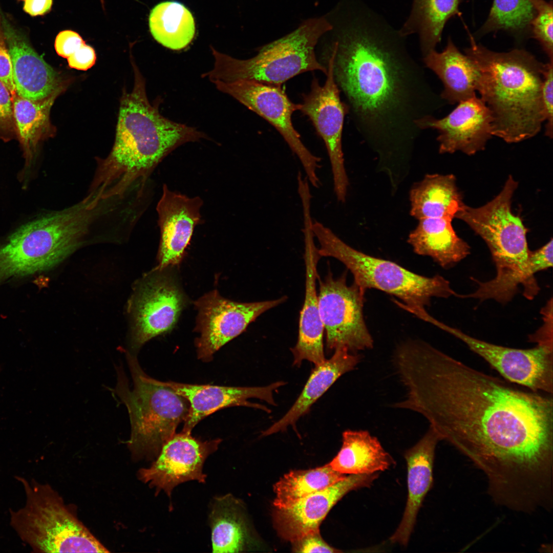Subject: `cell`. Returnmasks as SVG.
Listing matches in <instances>:
<instances>
[{"label": "cell", "mask_w": 553, "mask_h": 553, "mask_svg": "<svg viewBox=\"0 0 553 553\" xmlns=\"http://www.w3.org/2000/svg\"><path fill=\"white\" fill-rule=\"evenodd\" d=\"M0 81L9 90L12 97L16 95L13 78L11 56L7 47L0 10Z\"/></svg>", "instance_id": "obj_38"}, {"label": "cell", "mask_w": 553, "mask_h": 553, "mask_svg": "<svg viewBox=\"0 0 553 553\" xmlns=\"http://www.w3.org/2000/svg\"><path fill=\"white\" fill-rule=\"evenodd\" d=\"M14 125L12 97L8 88L0 81V131H12Z\"/></svg>", "instance_id": "obj_41"}, {"label": "cell", "mask_w": 553, "mask_h": 553, "mask_svg": "<svg viewBox=\"0 0 553 553\" xmlns=\"http://www.w3.org/2000/svg\"><path fill=\"white\" fill-rule=\"evenodd\" d=\"M361 356L345 348L335 349L333 355L315 366L302 392L288 411L262 432L268 436L294 427L297 420L307 413L312 405L343 374L353 370Z\"/></svg>", "instance_id": "obj_25"}, {"label": "cell", "mask_w": 553, "mask_h": 553, "mask_svg": "<svg viewBox=\"0 0 553 553\" xmlns=\"http://www.w3.org/2000/svg\"><path fill=\"white\" fill-rule=\"evenodd\" d=\"M303 229L306 268L305 294L300 315L297 341L291 349L293 356V365L298 367L304 360L316 366L326 359L323 342L324 329L316 289L318 279L317 264L321 257L314 244L311 223L308 221L304 222Z\"/></svg>", "instance_id": "obj_23"}, {"label": "cell", "mask_w": 553, "mask_h": 553, "mask_svg": "<svg viewBox=\"0 0 553 553\" xmlns=\"http://www.w3.org/2000/svg\"><path fill=\"white\" fill-rule=\"evenodd\" d=\"M202 205L200 198H189L172 192L163 185L162 195L156 208L161 233L157 269L181 262L194 229L200 222Z\"/></svg>", "instance_id": "obj_21"}, {"label": "cell", "mask_w": 553, "mask_h": 553, "mask_svg": "<svg viewBox=\"0 0 553 553\" xmlns=\"http://www.w3.org/2000/svg\"><path fill=\"white\" fill-rule=\"evenodd\" d=\"M53 0H25L24 11L31 16L43 15L52 8Z\"/></svg>", "instance_id": "obj_43"}, {"label": "cell", "mask_w": 553, "mask_h": 553, "mask_svg": "<svg viewBox=\"0 0 553 553\" xmlns=\"http://www.w3.org/2000/svg\"><path fill=\"white\" fill-rule=\"evenodd\" d=\"M221 441H203L182 431L175 434L162 446L151 465L138 471V478L155 488L157 495L163 491L169 497L174 488L182 483L196 480L204 483V463Z\"/></svg>", "instance_id": "obj_16"}, {"label": "cell", "mask_w": 553, "mask_h": 553, "mask_svg": "<svg viewBox=\"0 0 553 553\" xmlns=\"http://www.w3.org/2000/svg\"><path fill=\"white\" fill-rule=\"evenodd\" d=\"M21 1H25V0H21Z\"/></svg>", "instance_id": "obj_44"}, {"label": "cell", "mask_w": 553, "mask_h": 553, "mask_svg": "<svg viewBox=\"0 0 553 553\" xmlns=\"http://www.w3.org/2000/svg\"><path fill=\"white\" fill-rule=\"evenodd\" d=\"M26 495L24 507L10 511V524L37 552H109L49 484L16 476Z\"/></svg>", "instance_id": "obj_10"}, {"label": "cell", "mask_w": 553, "mask_h": 553, "mask_svg": "<svg viewBox=\"0 0 553 553\" xmlns=\"http://www.w3.org/2000/svg\"><path fill=\"white\" fill-rule=\"evenodd\" d=\"M379 474L349 475L342 480L299 500L292 505L276 508L273 524L279 535L291 542L319 527L331 508L349 492L370 486Z\"/></svg>", "instance_id": "obj_19"}, {"label": "cell", "mask_w": 553, "mask_h": 553, "mask_svg": "<svg viewBox=\"0 0 553 553\" xmlns=\"http://www.w3.org/2000/svg\"><path fill=\"white\" fill-rule=\"evenodd\" d=\"M327 464L306 470L292 471L284 475L274 485L276 508L288 507L300 499L323 490L346 477Z\"/></svg>", "instance_id": "obj_34"}, {"label": "cell", "mask_w": 553, "mask_h": 553, "mask_svg": "<svg viewBox=\"0 0 553 553\" xmlns=\"http://www.w3.org/2000/svg\"><path fill=\"white\" fill-rule=\"evenodd\" d=\"M341 29L330 52L356 129L377 146L410 144L422 131L418 122L439 107L423 69L399 33H378L360 21Z\"/></svg>", "instance_id": "obj_2"}, {"label": "cell", "mask_w": 553, "mask_h": 553, "mask_svg": "<svg viewBox=\"0 0 553 553\" xmlns=\"http://www.w3.org/2000/svg\"><path fill=\"white\" fill-rule=\"evenodd\" d=\"M377 438L366 430H347L343 433L342 445L329 463L343 474H370L385 471L395 464Z\"/></svg>", "instance_id": "obj_29"}, {"label": "cell", "mask_w": 553, "mask_h": 553, "mask_svg": "<svg viewBox=\"0 0 553 553\" xmlns=\"http://www.w3.org/2000/svg\"><path fill=\"white\" fill-rule=\"evenodd\" d=\"M467 31L470 46L464 52L478 69L477 91L491 113L493 136L509 143L534 137L545 122L541 98L545 63L524 49L490 50Z\"/></svg>", "instance_id": "obj_4"}, {"label": "cell", "mask_w": 553, "mask_h": 553, "mask_svg": "<svg viewBox=\"0 0 553 553\" xmlns=\"http://www.w3.org/2000/svg\"><path fill=\"white\" fill-rule=\"evenodd\" d=\"M1 13L16 94L36 101L62 91L61 79L57 71L35 51L1 11Z\"/></svg>", "instance_id": "obj_22"}, {"label": "cell", "mask_w": 553, "mask_h": 553, "mask_svg": "<svg viewBox=\"0 0 553 553\" xmlns=\"http://www.w3.org/2000/svg\"><path fill=\"white\" fill-rule=\"evenodd\" d=\"M133 379L132 389L122 366L116 367L114 393L127 408L131 434L127 445L133 459L150 460L157 457L162 446L184 421L188 401L142 370L136 357L126 354Z\"/></svg>", "instance_id": "obj_7"}, {"label": "cell", "mask_w": 553, "mask_h": 553, "mask_svg": "<svg viewBox=\"0 0 553 553\" xmlns=\"http://www.w3.org/2000/svg\"><path fill=\"white\" fill-rule=\"evenodd\" d=\"M160 381L188 401V412L182 431L189 433H191L192 429L200 420L224 408L245 406L270 413V410L267 407L250 402L248 399L258 398L276 406L273 392L286 384L284 381H279L264 387H242Z\"/></svg>", "instance_id": "obj_20"}, {"label": "cell", "mask_w": 553, "mask_h": 553, "mask_svg": "<svg viewBox=\"0 0 553 553\" xmlns=\"http://www.w3.org/2000/svg\"><path fill=\"white\" fill-rule=\"evenodd\" d=\"M293 550L296 552H339L326 543L322 538L320 531L309 534L292 542Z\"/></svg>", "instance_id": "obj_39"}, {"label": "cell", "mask_w": 553, "mask_h": 553, "mask_svg": "<svg viewBox=\"0 0 553 553\" xmlns=\"http://www.w3.org/2000/svg\"><path fill=\"white\" fill-rule=\"evenodd\" d=\"M518 185L509 176L500 192L478 207L463 204L455 218L465 222L486 243L496 268V275L485 283L488 291L503 300L513 298L523 287L528 292L538 286L535 274L537 265L529 259L527 230L512 210L513 195Z\"/></svg>", "instance_id": "obj_5"}, {"label": "cell", "mask_w": 553, "mask_h": 553, "mask_svg": "<svg viewBox=\"0 0 553 553\" xmlns=\"http://www.w3.org/2000/svg\"><path fill=\"white\" fill-rule=\"evenodd\" d=\"M445 117L429 116L418 123L422 131L436 130L439 153L452 154L460 151L473 155L483 151L492 137L493 118L485 103L476 95L458 103Z\"/></svg>", "instance_id": "obj_18"}, {"label": "cell", "mask_w": 553, "mask_h": 553, "mask_svg": "<svg viewBox=\"0 0 553 553\" xmlns=\"http://www.w3.org/2000/svg\"><path fill=\"white\" fill-rule=\"evenodd\" d=\"M133 67L134 87L121 99L114 145L100 160L90 187L109 196L129 193L170 152L206 138L196 128L162 116L149 102L144 80Z\"/></svg>", "instance_id": "obj_3"}, {"label": "cell", "mask_w": 553, "mask_h": 553, "mask_svg": "<svg viewBox=\"0 0 553 553\" xmlns=\"http://www.w3.org/2000/svg\"><path fill=\"white\" fill-rule=\"evenodd\" d=\"M435 326L463 342L507 381L534 392L552 394V337L536 338L534 342L537 345L530 349H516L475 338L438 321Z\"/></svg>", "instance_id": "obj_11"}, {"label": "cell", "mask_w": 553, "mask_h": 553, "mask_svg": "<svg viewBox=\"0 0 553 553\" xmlns=\"http://www.w3.org/2000/svg\"><path fill=\"white\" fill-rule=\"evenodd\" d=\"M407 241L419 255L429 256L442 267L453 266L470 253V247L454 230L452 220L425 218L418 220Z\"/></svg>", "instance_id": "obj_27"}, {"label": "cell", "mask_w": 553, "mask_h": 553, "mask_svg": "<svg viewBox=\"0 0 553 553\" xmlns=\"http://www.w3.org/2000/svg\"><path fill=\"white\" fill-rule=\"evenodd\" d=\"M287 296L251 303H239L221 296L215 290L195 302L198 310L196 340L198 358L209 361L221 347L244 331L261 314L283 303Z\"/></svg>", "instance_id": "obj_15"}, {"label": "cell", "mask_w": 553, "mask_h": 553, "mask_svg": "<svg viewBox=\"0 0 553 553\" xmlns=\"http://www.w3.org/2000/svg\"><path fill=\"white\" fill-rule=\"evenodd\" d=\"M214 83L218 90L231 96L272 124L299 159L309 183L314 187H320L317 171L321 159L305 146L291 120L292 113L300 110V104L293 103L279 86L246 80Z\"/></svg>", "instance_id": "obj_13"}, {"label": "cell", "mask_w": 553, "mask_h": 553, "mask_svg": "<svg viewBox=\"0 0 553 553\" xmlns=\"http://www.w3.org/2000/svg\"><path fill=\"white\" fill-rule=\"evenodd\" d=\"M242 508L230 494L212 501L208 520L213 552H237L247 548L250 538Z\"/></svg>", "instance_id": "obj_30"}, {"label": "cell", "mask_w": 553, "mask_h": 553, "mask_svg": "<svg viewBox=\"0 0 553 553\" xmlns=\"http://www.w3.org/2000/svg\"><path fill=\"white\" fill-rule=\"evenodd\" d=\"M186 304L185 295L167 271L157 272L141 282L134 299V349L171 331Z\"/></svg>", "instance_id": "obj_17"}, {"label": "cell", "mask_w": 553, "mask_h": 553, "mask_svg": "<svg viewBox=\"0 0 553 553\" xmlns=\"http://www.w3.org/2000/svg\"><path fill=\"white\" fill-rule=\"evenodd\" d=\"M396 369L407 394L394 407L421 414L440 440L472 460L496 504H519L551 488L552 394L518 388L422 341Z\"/></svg>", "instance_id": "obj_1"}, {"label": "cell", "mask_w": 553, "mask_h": 553, "mask_svg": "<svg viewBox=\"0 0 553 553\" xmlns=\"http://www.w3.org/2000/svg\"><path fill=\"white\" fill-rule=\"evenodd\" d=\"M462 0H413L410 16L398 33L402 37L413 33L419 36L423 56L435 49L441 41L447 22L455 16H461Z\"/></svg>", "instance_id": "obj_31"}, {"label": "cell", "mask_w": 553, "mask_h": 553, "mask_svg": "<svg viewBox=\"0 0 553 553\" xmlns=\"http://www.w3.org/2000/svg\"><path fill=\"white\" fill-rule=\"evenodd\" d=\"M535 14L531 0H493L487 17L476 36L505 31L516 36L530 33Z\"/></svg>", "instance_id": "obj_35"}, {"label": "cell", "mask_w": 553, "mask_h": 553, "mask_svg": "<svg viewBox=\"0 0 553 553\" xmlns=\"http://www.w3.org/2000/svg\"><path fill=\"white\" fill-rule=\"evenodd\" d=\"M439 441L437 434L429 428L404 454L407 465L408 498L400 522L390 538L393 543L406 546L410 540L419 511L433 483L435 452Z\"/></svg>", "instance_id": "obj_24"}, {"label": "cell", "mask_w": 553, "mask_h": 553, "mask_svg": "<svg viewBox=\"0 0 553 553\" xmlns=\"http://www.w3.org/2000/svg\"><path fill=\"white\" fill-rule=\"evenodd\" d=\"M312 229L319 244L321 257H332L352 273L354 283L365 290L374 288L394 295L399 306L414 313L425 310L432 298L456 296L450 282L442 276H422L390 261L366 254L342 240L329 227L313 222Z\"/></svg>", "instance_id": "obj_9"}, {"label": "cell", "mask_w": 553, "mask_h": 553, "mask_svg": "<svg viewBox=\"0 0 553 553\" xmlns=\"http://www.w3.org/2000/svg\"><path fill=\"white\" fill-rule=\"evenodd\" d=\"M99 223L97 209L82 200L23 225L0 245V283L55 266L80 246Z\"/></svg>", "instance_id": "obj_6"}, {"label": "cell", "mask_w": 553, "mask_h": 553, "mask_svg": "<svg viewBox=\"0 0 553 553\" xmlns=\"http://www.w3.org/2000/svg\"><path fill=\"white\" fill-rule=\"evenodd\" d=\"M535 14L530 26L532 37L540 44L548 58L553 61V7L552 2L531 0Z\"/></svg>", "instance_id": "obj_36"}, {"label": "cell", "mask_w": 553, "mask_h": 553, "mask_svg": "<svg viewBox=\"0 0 553 553\" xmlns=\"http://www.w3.org/2000/svg\"><path fill=\"white\" fill-rule=\"evenodd\" d=\"M85 41L77 32L66 30L60 32L56 37L54 47L57 54L68 58L77 50Z\"/></svg>", "instance_id": "obj_40"}, {"label": "cell", "mask_w": 553, "mask_h": 553, "mask_svg": "<svg viewBox=\"0 0 553 553\" xmlns=\"http://www.w3.org/2000/svg\"><path fill=\"white\" fill-rule=\"evenodd\" d=\"M61 92L36 101L22 97L17 94L12 98L15 126L28 166L32 160L37 144L48 132L50 110Z\"/></svg>", "instance_id": "obj_33"}, {"label": "cell", "mask_w": 553, "mask_h": 553, "mask_svg": "<svg viewBox=\"0 0 553 553\" xmlns=\"http://www.w3.org/2000/svg\"><path fill=\"white\" fill-rule=\"evenodd\" d=\"M96 55L94 48L86 43L67 58L71 68L86 71L95 63Z\"/></svg>", "instance_id": "obj_42"}, {"label": "cell", "mask_w": 553, "mask_h": 553, "mask_svg": "<svg viewBox=\"0 0 553 553\" xmlns=\"http://www.w3.org/2000/svg\"><path fill=\"white\" fill-rule=\"evenodd\" d=\"M319 284L318 306L327 348H345L352 353L372 348L373 339L363 315L365 290L354 283L348 285L346 272L337 278L329 272Z\"/></svg>", "instance_id": "obj_12"}, {"label": "cell", "mask_w": 553, "mask_h": 553, "mask_svg": "<svg viewBox=\"0 0 553 553\" xmlns=\"http://www.w3.org/2000/svg\"><path fill=\"white\" fill-rule=\"evenodd\" d=\"M332 29V24L325 17L308 19L245 60L233 58L211 47L214 67L203 76L213 83L246 80L281 87L306 72L319 70L326 75L327 68L317 60L315 48L320 38Z\"/></svg>", "instance_id": "obj_8"}, {"label": "cell", "mask_w": 553, "mask_h": 553, "mask_svg": "<svg viewBox=\"0 0 553 553\" xmlns=\"http://www.w3.org/2000/svg\"><path fill=\"white\" fill-rule=\"evenodd\" d=\"M410 214L418 220L443 218L450 220L464 204L452 174H428L415 183L409 193Z\"/></svg>", "instance_id": "obj_28"}, {"label": "cell", "mask_w": 553, "mask_h": 553, "mask_svg": "<svg viewBox=\"0 0 553 553\" xmlns=\"http://www.w3.org/2000/svg\"><path fill=\"white\" fill-rule=\"evenodd\" d=\"M423 60L443 83L440 96L442 99L454 104L476 95L478 69L466 54L460 51L451 37L442 52L433 50L423 56Z\"/></svg>", "instance_id": "obj_26"}, {"label": "cell", "mask_w": 553, "mask_h": 553, "mask_svg": "<svg viewBox=\"0 0 553 553\" xmlns=\"http://www.w3.org/2000/svg\"><path fill=\"white\" fill-rule=\"evenodd\" d=\"M327 78L321 86L314 78L310 91L303 94L300 110L307 116L323 140L328 154L337 200L346 201L349 185L342 149V132L344 118L349 113L348 105L341 101L339 89L333 73V55L330 52Z\"/></svg>", "instance_id": "obj_14"}, {"label": "cell", "mask_w": 553, "mask_h": 553, "mask_svg": "<svg viewBox=\"0 0 553 553\" xmlns=\"http://www.w3.org/2000/svg\"><path fill=\"white\" fill-rule=\"evenodd\" d=\"M148 24L154 39L174 50L186 47L193 39L196 27L190 11L177 2L158 4L151 10Z\"/></svg>", "instance_id": "obj_32"}, {"label": "cell", "mask_w": 553, "mask_h": 553, "mask_svg": "<svg viewBox=\"0 0 553 553\" xmlns=\"http://www.w3.org/2000/svg\"><path fill=\"white\" fill-rule=\"evenodd\" d=\"M553 61L545 63L541 98L545 119V135L552 137Z\"/></svg>", "instance_id": "obj_37"}]
</instances>
